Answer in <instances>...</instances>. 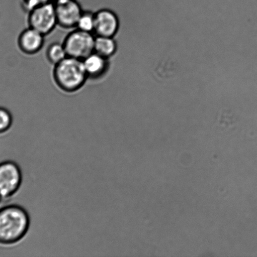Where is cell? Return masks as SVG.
<instances>
[{
    "instance_id": "obj_8",
    "label": "cell",
    "mask_w": 257,
    "mask_h": 257,
    "mask_svg": "<svg viewBox=\"0 0 257 257\" xmlns=\"http://www.w3.org/2000/svg\"><path fill=\"white\" fill-rule=\"evenodd\" d=\"M45 35L29 27L18 37L17 45L20 51L27 55H34L44 46Z\"/></svg>"
},
{
    "instance_id": "obj_9",
    "label": "cell",
    "mask_w": 257,
    "mask_h": 257,
    "mask_svg": "<svg viewBox=\"0 0 257 257\" xmlns=\"http://www.w3.org/2000/svg\"><path fill=\"white\" fill-rule=\"evenodd\" d=\"M109 60L95 52L83 59L88 79H99L104 76L109 70Z\"/></svg>"
},
{
    "instance_id": "obj_1",
    "label": "cell",
    "mask_w": 257,
    "mask_h": 257,
    "mask_svg": "<svg viewBox=\"0 0 257 257\" xmlns=\"http://www.w3.org/2000/svg\"><path fill=\"white\" fill-rule=\"evenodd\" d=\"M30 218L26 210L18 205L0 208V245H11L26 236Z\"/></svg>"
},
{
    "instance_id": "obj_4",
    "label": "cell",
    "mask_w": 257,
    "mask_h": 257,
    "mask_svg": "<svg viewBox=\"0 0 257 257\" xmlns=\"http://www.w3.org/2000/svg\"><path fill=\"white\" fill-rule=\"evenodd\" d=\"M28 13L29 26L45 36L50 34L58 25L55 4L52 2L35 7Z\"/></svg>"
},
{
    "instance_id": "obj_15",
    "label": "cell",
    "mask_w": 257,
    "mask_h": 257,
    "mask_svg": "<svg viewBox=\"0 0 257 257\" xmlns=\"http://www.w3.org/2000/svg\"><path fill=\"white\" fill-rule=\"evenodd\" d=\"M67 1V0H52V2L54 4H58V3Z\"/></svg>"
},
{
    "instance_id": "obj_12",
    "label": "cell",
    "mask_w": 257,
    "mask_h": 257,
    "mask_svg": "<svg viewBox=\"0 0 257 257\" xmlns=\"http://www.w3.org/2000/svg\"><path fill=\"white\" fill-rule=\"evenodd\" d=\"M95 28V12L84 11L77 23L75 29L81 31L94 34Z\"/></svg>"
},
{
    "instance_id": "obj_3",
    "label": "cell",
    "mask_w": 257,
    "mask_h": 257,
    "mask_svg": "<svg viewBox=\"0 0 257 257\" xmlns=\"http://www.w3.org/2000/svg\"><path fill=\"white\" fill-rule=\"evenodd\" d=\"M95 35L75 29L65 38L63 45L68 57L83 60L94 52Z\"/></svg>"
},
{
    "instance_id": "obj_7",
    "label": "cell",
    "mask_w": 257,
    "mask_h": 257,
    "mask_svg": "<svg viewBox=\"0 0 257 257\" xmlns=\"http://www.w3.org/2000/svg\"><path fill=\"white\" fill-rule=\"evenodd\" d=\"M120 25L118 15L112 10L103 9L95 12V35L115 37Z\"/></svg>"
},
{
    "instance_id": "obj_14",
    "label": "cell",
    "mask_w": 257,
    "mask_h": 257,
    "mask_svg": "<svg viewBox=\"0 0 257 257\" xmlns=\"http://www.w3.org/2000/svg\"><path fill=\"white\" fill-rule=\"evenodd\" d=\"M51 2L52 0H21V4L25 11L29 12L35 7Z\"/></svg>"
},
{
    "instance_id": "obj_11",
    "label": "cell",
    "mask_w": 257,
    "mask_h": 257,
    "mask_svg": "<svg viewBox=\"0 0 257 257\" xmlns=\"http://www.w3.org/2000/svg\"><path fill=\"white\" fill-rule=\"evenodd\" d=\"M46 57L49 62L55 65L67 57L63 43L55 42L48 47Z\"/></svg>"
},
{
    "instance_id": "obj_5",
    "label": "cell",
    "mask_w": 257,
    "mask_h": 257,
    "mask_svg": "<svg viewBox=\"0 0 257 257\" xmlns=\"http://www.w3.org/2000/svg\"><path fill=\"white\" fill-rule=\"evenodd\" d=\"M21 169L14 161L0 163V195L10 198L18 192L22 183Z\"/></svg>"
},
{
    "instance_id": "obj_2",
    "label": "cell",
    "mask_w": 257,
    "mask_h": 257,
    "mask_svg": "<svg viewBox=\"0 0 257 257\" xmlns=\"http://www.w3.org/2000/svg\"><path fill=\"white\" fill-rule=\"evenodd\" d=\"M52 75L57 86L68 93L81 89L88 79L82 60L68 56L54 65Z\"/></svg>"
},
{
    "instance_id": "obj_10",
    "label": "cell",
    "mask_w": 257,
    "mask_h": 257,
    "mask_svg": "<svg viewBox=\"0 0 257 257\" xmlns=\"http://www.w3.org/2000/svg\"><path fill=\"white\" fill-rule=\"evenodd\" d=\"M118 45L112 37L95 35L94 52L110 59L117 53Z\"/></svg>"
},
{
    "instance_id": "obj_6",
    "label": "cell",
    "mask_w": 257,
    "mask_h": 257,
    "mask_svg": "<svg viewBox=\"0 0 257 257\" xmlns=\"http://www.w3.org/2000/svg\"><path fill=\"white\" fill-rule=\"evenodd\" d=\"M54 4L58 25L63 29H75L83 12L77 0H67Z\"/></svg>"
},
{
    "instance_id": "obj_13",
    "label": "cell",
    "mask_w": 257,
    "mask_h": 257,
    "mask_svg": "<svg viewBox=\"0 0 257 257\" xmlns=\"http://www.w3.org/2000/svg\"><path fill=\"white\" fill-rule=\"evenodd\" d=\"M13 124V115L9 109L0 106V135L7 133Z\"/></svg>"
},
{
    "instance_id": "obj_16",
    "label": "cell",
    "mask_w": 257,
    "mask_h": 257,
    "mask_svg": "<svg viewBox=\"0 0 257 257\" xmlns=\"http://www.w3.org/2000/svg\"><path fill=\"white\" fill-rule=\"evenodd\" d=\"M2 200H3L2 196H1V195H0V202H1Z\"/></svg>"
}]
</instances>
